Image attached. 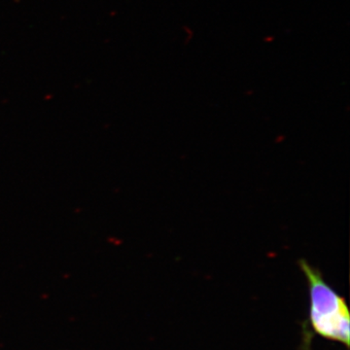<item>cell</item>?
Returning <instances> with one entry per match:
<instances>
[{"instance_id": "6da1fadb", "label": "cell", "mask_w": 350, "mask_h": 350, "mask_svg": "<svg viewBox=\"0 0 350 350\" xmlns=\"http://www.w3.org/2000/svg\"><path fill=\"white\" fill-rule=\"evenodd\" d=\"M308 287V322L312 333L349 349L350 314L344 297L326 282L321 271L306 260L299 261Z\"/></svg>"}]
</instances>
